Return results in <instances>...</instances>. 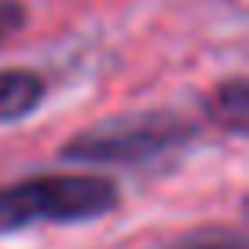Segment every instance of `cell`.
<instances>
[{
    "label": "cell",
    "mask_w": 249,
    "mask_h": 249,
    "mask_svg": "<svg viewBox=\"0 0 249 249\" xmlns=\"http://www.w3.org/2000/svg\"><path fill=\"white\" fill-rule=\"evenodd\" d=\"M22 26H26V8L15 0H0V44L11 40Z\"/></svg>",
    "instance_id": "obj_6"
},
{
    "label": "cell",
    "mask_w": 249,
    "mask_h": 249,
    "mask_svg": "<svg viewBox=\"0 0 249 249\" xmlns=\"http://www.w3.org/2000/svg\"><path fill=\"white\" fill-rule=\"evenodd\" d=\"M117 205V187L92 172L33 176L0 187V234L22 231L30 224H81Z\"/></svg>",
    "instance_id": "obj_1"
},
{
    "label": "cell",
    "mask_w": 249,
    "mask_h": 249,
    "mask_svg": "<svg viewBox=\"0 0 249 249\" xmlns=\"http://www.w3.org/2000/svg\"><path fill=\"white\" fill-rule=\"evenodd\" d=\"M172 249H246L238 234H224V231H209V234H187L183 242H176Z\"/></svg>",
    "instance_id": "obj_5"
},
{
    "label": "cell",
    "mask_w": 249,
    "mask_h": 249,
    "mask_svg": "<svg viewBox=\"0 0 249 249\" xmlns=\"http://www.w3.org/2000/svg\"><path fill=\"white\" fill-rule=\"evenodd\" d=\"M44 99V77L37 70H0V124L22 121Z\"/></svg>",
    "instance_id": "obj_3"
},
{
    "label": "cell",
    "mask_w": 249,
    "mask_h": 249,
    "mask_svg": "<svg viewBox=\"0 0 249 249\" xmlns=\"http://www.w3.org/2000/svg\"><path fill=\"white\" fill-rule=\"evenodd\" d=\"M213 121H220V128L227 132H246V114H249V88L242 77H231L213 92L209 99Z\"/></svg>",
    "instance_id": "obj_4"
},
{
    "label": "cell",
    "mask_w": 249,
    "mask_h": 249,
    "mask_svg": "<svg viewBox=\"0 0 249 249\" xmlns=\"http://www.w3.org/2000/svg\"><path fill=\"white\" fill-rule=\"evenodd\" d=\"M191 136L195 128L172 114H124L77 132L62 147V158L81 165H128L183 147Z\"/></svg>",
    "instance_id": "obj_2"
}]
</instances>
